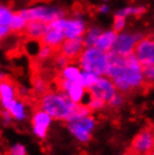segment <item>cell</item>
Segmentation results:
<instances>
[{
  "label": "cell",
  "instance_id": "4",
  "mask_svg": "<svg viewBox=\"0 0 154 155\" xmlns=\"http://www.w3.org/2000/svg\"><path fill=\"white\" fill-rule=\"evenodd\" d=\"M95 126V119L91 116H85L79 119L68 123V128L78 140L81 142H88L91 138V130Z\"/></svg>",
  "mask_w": 154,
  "mask_h": 155
},
{
  "label": "cell",
  "instance_id": "15",
  "mask_svg": "<svg viewBox=\"0 0 154 155\" xmlns=\"http://www.w3.org/2000/svg\"><path fill=\"white\" fill-rule=\"evenodd\" d=\"M85 92V89L80 84V83L72 82L66 93L69 94V97L71 98V100L73 101V102L81 104V100H82V98H83Z\"/></svg>",
  "mask_w": 154,
  "mask_h": 155
},
{
  "label": "cell",
  "instance_id": "7",
  "mask_svg": "<svg viewBox=\"0 0 154 155\" xmlns=\"http://www.w3.org/2000/svg\"><path fill=\"white\" fill-rule=\"evenodd\" d=\"M51 118L52 117L45 111L39 110V109H34V115L32 118V125L34 127L35 134L41 138H44L46 136L47 127L51 123Z\"/></svg>",
  "mask_w": 154,
  "mask_h": 155
},
{
  "label": "cell",
  "instance_id": "8",
  "mask_svg": "<svg viewBox=\"0 0 154 155\" xmlns=\"http://www.w3.org/2000/svg\"><path fill=\"white\" fill-rule=\"evenodd\" d=\"M139 35H120L117 36L114 45H112V52H116L118 54L127 55L133 52V47H134L135 43L139 41Z\"/></svg>",
  "mask_w": 154,
  "mask_h": 155
},
{
  "label": "cell",
  "instance_id": "10",
  "mask_svg": "<svg viewBox=\"0 0 154 155\" xmlns=\"http://www.w3.org/2000/svg\"><path fill=\"white\" fill-rule=\"evenodd\" d=\"M85 33V24L78 19H65L64 24V36L65 39H74L83 37Z\"/></svg>",
  "mask_w": 154,
  "mask_h": 155
},
{
  "label": "cell",
  "instance_id": "2",
  "mask_svg": "<svg viewBox=\"0 0 154 155\" xmlns=\"http://www.w3.org/2000/svg\"><path fill=\"white\" fill-rule=\"evenodd\" d=\"M154 153V124L144 127L132 140L125 155H150Z\"/></svg>",
  "mask_w": 154,
  "mask_h": 155
},
{
  "label": "cell",
  "instance_id": "11",
  "mask_svg": "<svg viewBox=\"0 0 154 155\" xmlns=\"http://www.w3.org/2000/svg\"><path fill=\"white\" fill-rule=\"evenodd\" d=\"M17 87L18 83L14 81L9 75L6 77L4 81L0 82V96L2 102L15 100L17 98Z\"/></svg>",
  "mask_w": 154,
  "mask_h": 155
},
{
  "label": "cell",
  "instance_id": "20",
  "mask_svg": "<svg viewBox=\"0 0 154 155\" xmlns=\"http://www.w3.org/2000/svg\"><path fill=\"white\" fill-rule=\"evenodd\" d=\"M144 79L149 83L154 85V65H141Z\"/></svg>",
  "mask_w": 154,
  "mask_h": 155
},
{
  "label": "cell",
  "instance_id": "26",
  "mask_svg": "<svg viewBox=\"0 0 154 155\" xmlns=\"http://www.w3.org/2000/svg\"><path fill=\"white\" fill-rule=\"evenodd\" d=\"M0 99H1V96H0Z\"/></svg>",
  "mask_w": 154,
  "mask_h": 155
},
{
  "label": "cell",
  "instance_id": "24",
  "mask_svg": "<svg viewBox=\"0 0 154 155\" xmlns=\"http://www.w3.org/2000/svg\"><path fill=\"white\" fill-rule=\"evenodd\" d=\"M9 34H12L10 27H9V26H4V25H0V41H2L4 38H6Z\"/></svg>",
  "mask_w": 154,
  "mask_h": 155
},
{
  "label": "cell",
  "instance_id": "21",
  "mask_svg": "<svg viewBox=\"0 0 154 155\" xmlns=\"http://www.w3.org/2000/svg\"><path fill=\"white\" fill-rule=\"evenodd\" d=\"M87 92H88V91H87ZM89 94H90V93H89ZM106 104H107V102H106L104 99H101V98L93 97V96H91V94H90V100H89V102H88V106L91 109H92V110H97V109L102 108V107H104Z\"/></svg>",
  "mask_w": 154,
  "mask_h": 155
},
{
  "label": "cell",
  "instance_id": "3",
  "mask_svg": "<svg viewBox=\"0 0 154 155\" xmlns=\"http://www.w3.org/2000/svg\"><path fill=\"white\" fill-rule=\"evenodd\" d=\"M133 54L141 65H154V34L139 38L135 43Z\"/></svg>",
  "mask_w": 154,
  "mask_h": 155
},
{
  "label": "cell",
  "instance_id": "14",
  "mask_svg": "<svg viewBox=\"0 0 154 155\" xmlns=\"http://www.w3.org/2000/svg\"><path fill=\"white\" fill-rule=\"evenodd\" d=\"M5 109H7L9 113L12 114V117H15L16 119H24L25 118V114H24V107L23 104H20L16 100L5 101L2 102Z\"/></svg>",
  "mask_w": 154,
  "mask_h": 155
},
{
  "label": "cell",
  "instance_id": "12",
  "mask_svg": "<svg viewBox=\"0 0 154 155\" xmlns=\"http://www.w3.org/2000/svg\"><path fill=\"white\" fill-rule=\"evenodd\" d=\"M116 38H117V33H115V31L104 33V34H101L99 36V38L97 41L95 47H97L98 50L102 51L105 53H107V52H109V51L112 50Z\"/></svg>",
  "mask_w": 154,
  "mask_h": 155
},
{
  "label": "cell",
  "instance_id": "13",
  "mask_svg": "<svg viewBox=\"0 0 154 155\" xmlns=\"http://www.w3.org/2000/svg\"><path fill=\"white\" fill-rule=\"evenodd\" d=\"M27 24H28V21L22 16L20 12H14L12 23L9 25V27H10V31H12V34L20 36L22 33L24 31V29H25V27L27 26Z\"/></svg>",
  "mask_w": 154,
  "mask_h": 155
},
{
  "label": "cell",
  "instance_id": "25",
  "mask_svg": "<svg viewBox=\"0 0 154 155\" xmlns=\"http://www.w3.org/2000/svg\"><path fill=\"white\" fill-rule=\"evenodd\" d=\"M146 12V9L144 7H139V8H134V12H133V15H135L136 17H139V16L144 14Z\"/></svg>",
  "mask_w": 154,
  "mask_h": 155
},
{
  "label": "cell",
  "instance_id": "5",
  "mask_svg": "<svg viewBox=\"0 0 154 155\" xmlns=\"http://www.w3.org/2000/svg\"><path fill=\"white\" fill-rule=\"evenodd\" d=\"M85 50V45L83 37H79V38L74 39H64V42L61 44L59 52L62 55H64L71 62V64H74V63L79 62Z\"/></svg>",
  "mask_w": 154,
  "mask_h": 155
},
{
  "label": "cell",
  "instance_id": "6",
  "mask_svg": "<svg viewBox=\"0 0 154 155\" xmlns=\"http://www.w3.org/2000/svg\"><path fill=\"white\" fill-rule=\"evenodd\" d=\"M85 90L93 97L104 99L107 104L115 97L116 93L118 92L116 87L114 85V83L112 81L107 80V79H104V78H99L98 81L95 84Z\"/></svg>",
  "mask_w": 154,
  "mask_h": 155
},
{
  "label": "cell",
  "instance_id": "9",
  "mask_svg": "<svg viewBox=\"0 0 154 155\" xmlns=\"http://www.w3.org/2000/svg\"><path fill=\"white\" fill-rule=\"evenodd\" d=\"M45 31H46V24L41 20H33L28 21L20 36L25 37L26 39H42L45 34Z\"/></svg>",
  "mask_w": 154,
  "mask_h": 155
},
{
  "label": "cell",
  "instance_id": "22",
  "mask_svg": "<svg viewBox=\"0 0 154 155\" xmlns=\"http://www.w3.org/2000/svg\"><path fill=\"white\" fill-rule=\"evenodd\" d=\"M124 26H125V17L117 14L115 16V20H114V31L118 33L123 29Z\"/></svg>",
  "mask_w": 154,
  "mask_h": 155
},
{
  "label": "cell",
  "instance_id": "16",
  "mask_svg": "<svg viewBox=\"0 0 154 155\" xmlns=\"http://www.w3.org/2000/svg\"><path fill=\"white\" fill-rule=\"evenodd\" d=\"M58 72L69 81L81 83V72L75 66H66L63 70L58 71Z\"/></svg>",
  "mask_w": 154,
  "mask_h": 155
},
{
  "label": "cell",
  "instance_id": "23",
  "mask_svg": "<svg viewBox=\"0 0 154 155\" xmlns=\"http://www.w3.org/2000/svg\"><path fill=\"white\" fill-rule=\"evenodd\" d=\"M10 155H27V152L23 145L17 144L10 150Z\"/></svg>",
  "mask_w": 154,
  "mask_h": 155
},
{
  "label": "cell",
  "instance_id": "17",
  "mask_svg": "<svg viewBox=\"0 0 154 155\" xmlns=\"http://www.w3.org/2000/svg\"><path fill=\"white\" fill-rule=\"evenodd\" d=\"M100 35H101V33L98 28H92V29H90L89 33L87 34V36L83 37L85 48H89V47H95L97 41H98V38H99V36Z\"/></svg>",
  "mask_w": 154,
  "mask_h": 155
},
{
  "label": "cell",
  "instance_id": "19",
  "mask_svg": "<svg viewBox=\"0 0 154 155\" xmlns=\"http://www.w3.org/2000/svg\"><path fill=\"white\" fill-rule=\"evenodd\" d=\"M12 16H14V14L9 8L5 7V6H0V25L9 26L12 23Z\"/></svg>",
  "mask_w": 154,
  "mask_h": 155
},
{
  "label": "cell",
  "instance_id": "18",
  "mask_svg": "<svg viewBox=\"0 0 154 155\" xmlns=\"http://www.w3.org/2000/svg\"><path fill=\"white\" fill-rule=\"evenodd\" d=\"M98 75L93 73H90V72H87V71H83L82 73H81V83L80 84L85 88V89H88L90 88L91 85H93L98 81Z\"/></svg>",
  "mask_w": 154,
  "mask_h": 155
},
{
  "label": "cell",
  "instance_id": "1",
  "mask_svg": "<svg viewBox=\"0 0 154 155\" xmlns=\"http://www.w3.org/2000/svg\"><path fill=\"white\" fill-rule=\"evenodd\" d=\"M78 63L80 64L83 71L93 73L99 77V75L106 74V71H107V53L98 50L97 47H89V48H85V52L82 53Z\"/></svg>",
  "mask_w": 154,
  "mask_h": 155
}]
</instances>
